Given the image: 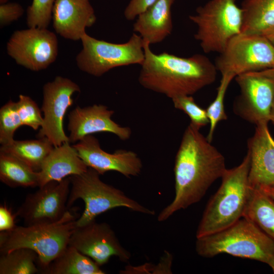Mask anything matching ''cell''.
I'll return each mask as SVG.
<instances>
[{"instance_id": "6da1fadb", "label": "cell", "mask_w": 274, "mask_h": 274, "mask_svg": "<svg viewBox=\"0 0 274 274\" xmlns=\"http://www.w3.org/2000/svg\"><path fill=\"white\" fill-rule=\"evenodd\" d=\"M190 123L177 152L174 168L175 195L159 214V222L199 202L226 170L223 155Z\"/></svg>"}, {"instance_id": "7a4b0ae2", "label": "cell", "mask_w": 274, "mask_h": 274, "mask_svg": "<svg viewBox=\"0 0 274 274\" xmlns=\"http://www.w3.org/2000/svg\"><path fill=\"white\" fill-rule=\"evenodd\" d=\"M144 42L145 59L138 80L145 88L173 99L192 95L215 81L217 70L206 55L182 57L163 52L155 54Z\"/></svg>"}, {"instance_id": "3957f363", "label": "cell", "mask_w": 274, "mask_h": 274, "mask_svg": "<svg viewBox=\"0 0 274 274\" xmlns=\"http://www.w3.org/2000/svg\"><path fill=\"white\" fill-rule=\"evenodd\" d=\"M249 153L237 166L226 169L221 184L208 202L196 231V238L221 230L243 217L251 188Z\"/></svg>"}, {"instance_id": "277c9868", "label": "cell", "mask_w": 274, "mask_h": 274, "mask_svg": "<svg viewBox=\"0 0 274 274\" xmlns=\"http://www.w3.org/2000/svg\"><path fill=\"white\" fill-rule=\"evenodd\" d=\"M76 220V214L68 210L54 223L16 226L12 229L0 231L1 254L18 248L31 249L38 255V265L42 272L68 246Z\"/></svg>"}, {"instance_id": "5b68a950", "label": "cell", "mask_w": 274, "mask_h": 274, "mask_svg": "<svg viewBox=\"0 0 274 274\" xmlns=\"http://www.w3.org/2000/svg\"><path fill=\"white\" fill-rule=\"evenodd\" d=\"M195 250L202 257L225 253L266 264L274 250V241L254 223L242 217L221 230L197 238Z\"/></svg>"}, {"instance_id": "8992f818", "label": "cell", "mask_w": 274, "mask_h": 274, "mask_svg": "<svg viewBox=\"0 0 274 274\" xmlns=\"http://www.w3.org/2000/svg\"><path fill=\"white\" fill-rule=\"evenodd\" d=\"M100 175L88 167L84 173L70 177L71 189L67 203L69 209L78 199L83 200L84 210L76 220V227L95 220L100 214L116 208H126L132 211L154 215L155 211L148 209L129 197L122 190L101 180Z\"/></svg>"}, {"instance_id": "52a82bcc", "label": "cell", "mask_w": 274, "mask_h": 274, "mask_svg": "<svg viewBox=\"0 0 274 274\" xmlns=\"http://www.w3.org/2000/svg\"><path fill=\"white\" fill-rule=\"evenodd\" d=\"M189 19L197 26L194 38L205 53L220 54L242 33L243 11L236 0H210Z\"/></svg>"}, {"instance_id": "ba28073f", "label": "cell", "mask_w": 274, "mask_h": 274, "mask_svg": "<svg viewBox=\"0 0 274 274\" xmlns=\"http://www.w3.org/2000/svg\"><path fill=\"white\" fill-rule=\"evenodd\" d=\"M81 41L82 49L76 57L77 65L81 71L95 77L117 67L141 65L145 59L144 42L135 32L124 43L97 40L86 33Z\"/></svg>"}, {"instance_id": "9c48e42d", "label": "cell", "mask_w": 274, "mask_h": 274, "mask_svg": "<svg viewBox=\"0 0 274 274\" xmlns=\"http://www.w3.org/2000/svg\"><path fill=\"white\" fill-rule=\"evenodd\" d=\"M222 75L236 76L274 67V46L263 35L241 33L233 38L214 63Z\"/></svg>"}, {"instance_id": "30bf717a", "label": "cell", "mask_w": 274, "mask_h": 274, "mask_svg": "<svg viewBox=\"0 0 274 274\" xmlns=\"http://www.w3.org/2000/svg\"><path fill=\"white\" fill-rule=\"evenodd\" d=\"M8 54L19 65L32 71L47 68L56 59V35L47 28L28 27L15 31L6 45Z\"/></svg>"}, {"instance_id": "8fae6325", "label": "cell", "mask_w": 274, "mask_h": 274, "mask_svg": "<svg viewBox=\"0 0 274 274\" xmlns=\"http://www.w3.org/2000/svg\"><path fill=\"white\" fill-rule=\"evenodd\" d=\"M79 92L80 88L77 83L61 76H56L43 86L41 107L43 123L37 134L38 138H47L54 147L70 142L64 130L63 119L73 104V94Z\"/></svg>"}, {"instance_id": "7c38bea8", "label": "cell", "mask_w": 274, "mask_h": 274, "mask_svg": "<svg viewBox=\"0 0 274 274\" xmlns=\"http://www.w3.org/2000/svg\"><path fill=\"white\" fill-rule=\"evenodd\" d=\"M69 177L50 181L35 193L27 194L15 215L23 219L25 226L54 223L68 211L70 192Z\"/></svg>"}, {"instance_id": "4fadbf2b", "label": "cell", "mask_w": 274, "mask_h": 274, "mask_svg": "<svg viewBox=\"0 0 274 274\" xmlns=\"http://www.w3.org/2000/svg\"><path fill=\"white\" fill-rule=\"evenodd\" d=\"M69 246L94 260L99 266L107 263L112 256L127 262L130 253L120 244L114 230L105 222L95 220L76 227L70 239Z\"/></svg>"}, {"instance_id": "5bb4252c", "label": "cell", "mask_w": 274, "mask_h": 274, "mask_svg": "<svg viewBox=\"0 0 274 274\" xmlns=\"http://www.w3.org/2000/svg\"><path fill=\"white\" fill-rule=\"evenodd\" d=\"M241 94L235 101L234 112L256 126L268 124L274 102V82L251 72L235 77Z\"/></svg>"}, {"instance_id": "9a60e30c", "label": "cell", "mask_w": 274, "mask_h": 274, "mask_svg": "<svg viewBox=\"0 0 274 274\" xmlns=\"http://www.w3.org/2000/svg\"><path fill=\"white\" fill-rule=\"evenodd\" d=\"M86 165L100 175L109 171L117 172L127 178L139 176L142 161L135 152L119 149L113 153L103 150L97 138L88 135L73 145Z\"/></svg>"}, {"instance_id": "2e32d148", "label": "cell", "mask_w": 274, "mask_h": 274, "mask_svg": "<svg viewBox=\"0 0 274 274\" xmlns=\"http://www.w3.org/2000/svg\"><path fill=\"white\" fill-rule=\"evenodd\" d=\"M114 113L113 110L101 104L77 107L68 115L70 142L74 143L88 135L101 132L113 133L122 141L128 140L132 133L131 129L114 122L111 118Z\"/></svg>"}, {"instance_id": "e0dca14e", "label": "cell", "mask_w": 274, "mask_h": 274, "mask_svg": "<svg viewBox=\"0 0 274 274\" xmlns=\"http://www.w3.org/2000/svg\"><path fill=\"white\" fill-rule=\"evenodd\" d=\"M250 157L249 183L251 188L274 187V139L268 124L256 126L248 141Z\"/></svg>"}, {"instance_id": "ac0fdd59", "label": "cell", "mask_w": 274, "mask_h": 274, "mask_svg": "<svg viewBox=\"0 0 274 274\" xmlns=\"http://www.w3.org/2000/svg\"><path fill=\"white\" fill-rule=\"evenodd\" d=\"M53 26L57 33L71 40H81L86 28L96 22L89 0H55L52 12Z\"/></svg>"}, {"instance_id": "d6986e66", "label": "cell", "mask_w": 274, "mask_h": 274, "mask_svg": "<svg viewBox=\"0 0 274 274\" xmlns=\"http://www.w3.org/2000/svg\"><path fill=\"white\" fill-rule=\"evenodd\" d=\"M70 142L54 147L45 158L39 174V187L53 181H59L68 176L81 175L88 167Z\"/></svg>"}, {"instance_id": "ffe728a7", "label": "cell", "mask_w": 274, "mask_h": 274, "mask_svg": "<svg viewBox=\"0 0 274 274\" xmlns=\"http://www.w3.org/2000/svg\"><path fill=\"white\" fill-rule=\"evenodd\" d=\"M175 1L157 0L137 16L134 32L150 45L162 42L173 30L171 9Z\"/></svg>"}, {"instance_id": "44dd1931", "label": "cell", "mask_w": 274, "mask_h": 274, "mask_svg": "<svg viewBox=\"0 0 274 274\" xmlns=\"http://www.w3.org/2000/svg\"><path fill=\"white\" fill-rule=\"evenodd\" d=\"M242 33L263 35L274 28V0H244Z\"/></svg>"}, {"instance_id": "7402d4cb", "label": "cell", "mask_w": 274, "mask_h": 274, "mask_svg": "<svg viewBox=\"0 0 274 274\" xmlns=\"http://www.w3.org/2000/svg\"><path fill=\"white\" fill-rule=\"evenodd\" d=\"M47 274H104L100 266L73 246H68L42 272Z\"/></svg>"}, {"instance_id": "603a6c76", "label": "cell", "mask_w": 274, "mask_h": 274, "mask_svg": "<svg viewBox=\"0 0 274 274\" xmlns=\"http://www.w3.org/2000/svg\"><path fill=\"white\" fill-rule=\"evenodd\" d=\"M54 146L46 138L37 140H14L1 146L0 152L21 160L36 172H39L47 156Z\"/></svg>"}, {"instance_id": "cb8c5ba5", "label": "cell", "mask_w": 274, "mask_h": 274, "mask_svg": "<svg viewBox=\"0 0 274 274\" xmlns=\"http://www.w3.org/2000/svg\"><path fill=\"white\" fill-rule=\"evenodd\" d=\"M251 188L243 217L274 241V200L261 190Z\"/></svg>"}, {"instance_id": "d4e9b609", "label": "cell", "mask_w": 274, "mask_h": 274, "mask_svg": "<svg viewBox=\"0 0 274 274\" xmlns=\"http://www.w3.org/2000/svg\"><path fill=\"white\" fill-rule=\"evenodd\" d=\"M0 180L11 188L39 187V174L16 157L0 152Z\"/></svg>"}, {"instance_id": "484cf974", "label": "cell", "mask_w": 274, "mask_h": 274, "mask_svg": "<svg viewBox=\"0 0 274 274\" xmlns=\"http://www.w3.org/2000/svg\"><path fill=\"white\" fill-rule=\"evenodd\" d=\"M38 255L28 248H18L1 253L0 274H34L39 272Z\"/></svg>"}, {"instance_id": "4316f807", "label": "cell", "mask_w": 274, "mask_h": 274, "mask_svg": "<svg viewBox=\"0 0 274 274\" xmlns=\"http://www.w3.org/2000/svg\"><path fill=\"white\" fill-rule=\"evenodd\" d=\"M234 78L233 76L229 74L222 75L216 97L206 109L210 123L209 131L207 138L210 142L212 141L218 123L227 119L224 109V98L228 86Z\"/></svg>"}, {"instance_id": "83f0119b", "label": "cell", "mask_w": 274, "mask_h": 274, "mask_svg": "<svg viewBox=\"0 0 274 274\" xmlns=\"http://www.w3.org/2000/svg\"><path fill=\"white\" fill-rule=\"evenodd\" d=\"M22 126L16 106L11 99L0 109V144L6 145L13 142L15 131Z\"/></svg>"}, {"instance_id": "f1b7e54d", "label": "cell", "mask_w": 274, "mask_h": 274, "mask_svg": "<svg viewBox=\"0 0 274 274\" xmlns=\"http://www.w3.org/2000/svg\"><path fill=\"white\" fill-rule=\"evenodd\" d=\"M55 0H33L26 10V23L28 27H48L52 18Z\"/></svg>"}, {"instance_id": "f546056e", "label": "cell", "mask_w": 274, "mask_h": 274, "mask_svg": "<svg viewBox=\"0 0 274 274\" xmlns=\"http://www.w3.org/2000/svg\"><path fill=\"white\" fill-rule=\"evenodd\" d=\"M174 107L184 112L190 119V124L198 129L209 123L206 110L199 107L192 95H184L172 99Z\"/></svg>"}, {"instance_id": "4dcf8cb0", "label": "cell", "mask_w": 274, "mask_h": 274, "mask_svg": "<svg viewBox=\"0 0 274 274\" xmlns=\"http://www.w3.org/2000/svg\"><path fill=\"white\" fill-rule=\"evenodd\" d=\"M16 106L22 126H29L35 130L41 128L43 123L42 111L31 98L27 95H19Z\"/></svg>"}, {"instance_id": "1f68e13d", "label": "cell", "mask_w": 274, "mask_h": 274, "mask_svg": "<svg viewBox=\"0 0 274 274\" xmlns=\"http://www.w3.org/2000/svg\"><path fill=\"white\" fill-rule=\"evenodd\" d=\"M21 5L17 3H7L0 5V26L3 27L17 20L24 14Z\"/></svg>"}, {"instance_id": "d6a6232c", "label": "cell", "mask_w": 274, "mask_h": 274, "mask_svg": "<svg viewBox=\"0 0 274 274\" xmlns=\"http://www.w3.org/2000/svg\"><path fill=\"white\" fill-rule=\"evenodd\" d=\"M157 0H130L125 8L124 15L128 20H133Z\"/></svg>"}, {"instance_id": "836d02e7", "label": "cell", "mask_w": 274, "mask_h": 274, "mask_svg": "<svg viewBox=\"0 0 274 274\" xmlns=\"http://www.w3.org/2000/svg\"><path fill=\"white\" fill-rule=\"evenodd\" d=\"M16 215L12 213L10 209L6 205L0 207V231L9 230L16 225L15 223Z\"/></svg>"}, {"instance_id": "e575fe53", "label": "cell", "mask_w": 274, "mask_h": 274, "mask_svg": "<svg viewBox=\"0 0 274 274\" xmlns=\"http://www.w3.org/2000/svg\"><path fill=\"white\" fill-rule=\"evenodd\" d=\"M254 73L260 76L274 82V67Z\"/></svg>"}, {"instance_id": "d590c367", "label": "cell", "mask_w": 274, "mask_h": 274, "mask_svg": "<svg viewBox=\"0 0 274 274\" xmlns=\"http://www.w3.org/2000/svg\"><path fill=\"white\" fill-rule=\"evenodd\" d=\"M257 189L261 190L274 200V187H262Z\"/></svg>"}, {"instance_id": "8d00e7d4", "label": "cell", "mask_w": 274, "mask_h": 274, "mask_svg": "<svg viewBox=\"0 0 274 274\" xmlns=\"http://www.w3.org/2000/svg\"><path fill=\"white\" fill-rule=\"evenodd\" d=\"M262 35L264 36L274 46V28L265 32Z\"/></svg>"}, {"instance_id": "74e56055", "label": "cell", "mask_w": 274, "mask_h": 274, "mask_svg": "<svg viewBox=\"0 0 274 274\" xmlns=\"http://www.w3.org/2000/svg\"><path fill=\"white\" fill-rule=\"evenodd\" d=\"M266 264L271 267L272 271L274 272V250Z\"/></svg>"}, {"instance_id": "f35d334b", "label": "cell", "mask_w": 274, "mask_h": 274, "mask_svg": "<svg viewBox=\"0 0 274 274\" xmlns=\"http://www.w3.org/2000/svg\"><path fill=\"white\" fill-rule=\"evenodd\" d=\"M270 121H271L274 124V102L270 111Z\"/></svg>"}, {"instance_id": "ab89813d", "label": "cell", "mask_w": 274, "mask_h": 274, "mask_svg": "<svg viewBox=\"0 0 274 274\" xmlns=\"http://www.w3.org/2000/svg\"><path fill=\"white\" fill-rule=\"evenodd\" d=\"M9 0H0V4H3L8 3Z\"/></svg>"}]
</instances>
